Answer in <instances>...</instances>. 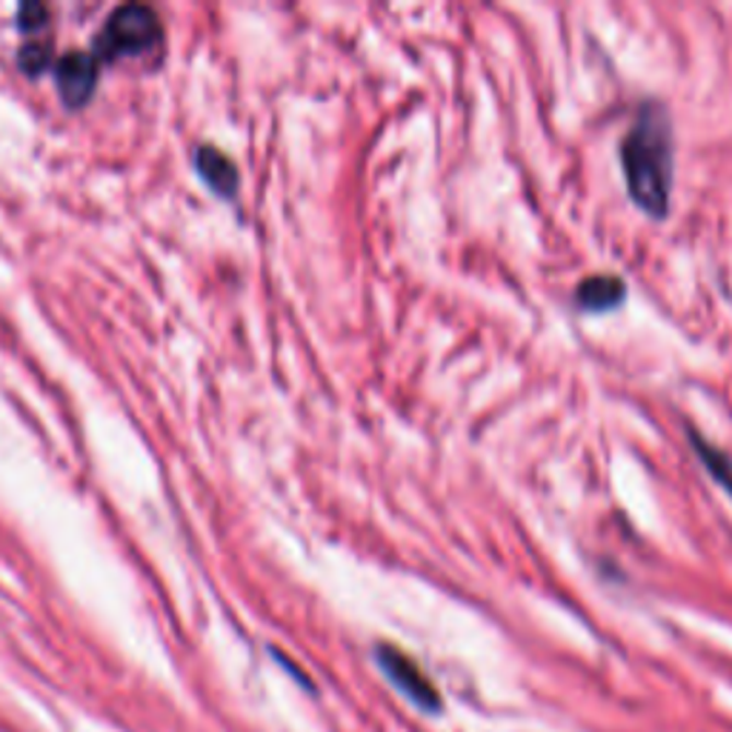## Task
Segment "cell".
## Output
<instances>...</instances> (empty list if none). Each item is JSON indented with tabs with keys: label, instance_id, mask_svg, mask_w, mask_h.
Masks as SVG:
<instances>
[{
	"label": "cell",
	"instance_id": "cell-4",
	"mask_svg": "<svg viewBox=\"0 0 732 732\" xmlns=\"http://www.w3.org/2000/svg\"><path fill=\"white\" fill-rule=\"evenodd\" d=\"M58 90L69 106H83L95 92L97 60L90 52H69L55 67Z\"/></svg>",
	"mask_w": 732,
	"mask_h": 732
},
{
	"label": "cell",
	"instance_id": "cell-2",
	"mask_svg": "<svg viewBox=\"0 0 732 732\" xmlns=\"http://www.w3.org/2000/svg\"><path fill=\"white\" fill-rule=\"evenodd\" d=\"M161 32H164L161 17L150 7L129 3V7L115 9V15L106 21V26L97 35L95 52L106 60L146 52L161 40Z\"/></svg>",
	"mask_w": 732,
	"mask_h": 732
},
{
	"label": "cell",
	"instance_id": "cell-6",
	"mask_svg": "<svg viewBox=\"0 0 732 732\" xmlns=\"http://www.w3.org/2000/svg\"><path fill=\"white\" fill-rule=\"evenodd\" d=\"M198 169H201L203 180L210 184L215 192L232 194L238 187V169L232 164L224 152H217L215 146H201L198 150Z\"/></svg>",
	"mask_w": 732,
	"mask_h": 732
},
{
	"label": "cell",
	"instance_id": "cell-1",
	"mask_svg": "<svg viewBox=\"0 0 732 732\" xmlns=\"http://www.w3.org/2000/svg\"><path fill=\"white\" fill-rule=\"evenodd\" d=\"M621 169L638 210L661 221L670 212L673 194V123L656 101L638 109L621 141Z\"/></svg>",
	"mask_w": 732,
	"mask_h": 732
},
{
	"label": "cell",
	"instance_id": "cell-3",
	"mask_svg": "<svg viewBox=\"0 0 732 732\" xmlns=\"http://www.w3.org/2000/svg\"><path fill=\"white\" fill-rule=\"evenodd\" d=\"M375 658H378L383 675H387V678L392 681V684H395L415 707H421V710H438V707H441L438 687H435L433 681H429V675L421 670L415 658H410L404 650L392 647V644H381V647L375 650Z\"/></svg>",
	"mask_w": 732,
	"mask_h": 732
},
{
	"label": "cell",
	"instance_id": "cell-7",
	"mask_svg": "<svg viewBox=\"0 0 732 732\" xmlns=\"http://www.w3.org/2000/svg\"><path fill=\"white\" fill-rule=\"evenodd\" d=\"M689 444H693L695 456L701 458L704 470L710 472L712 479H716V484L732 498V458L727 456L724 449L712 447V444L707 441L701 433H695V429H689Z\"/></svg>",
	"mask_w": 732,
	"mask_h": 732
},
{
	"label": "cell",
	"instance_id": "cell-8",
	"mask_svg": "<svg viewBox=\"0 0 732 732\" xmlns=\"http://www.w3.org/2000/svg\"><path fill=\"white\" fill-rule=\"evenodd\" d=\"M46 21H49L46 7H38V3H26V7L21 9V26H26V29H40Z\"/></svg>",
	"mask_w": 732,
	"mask_h": 732
},
{
	"label": "cell",
	"instance_id": "cell-5",
	"mask_svg": "<svg viewBox=\"0 0 732 732\" xmlns=\"http://www.w3.org/2000/svg\"><path fill=\"white\" fill-rule=\"evenodd\" d=\"M627 298V284L615 275L583 278L576 286V304L587 312H610Z\"/></svg>",
	"mask_w": 732,
	"mask_h": 732
}]
</instances>
